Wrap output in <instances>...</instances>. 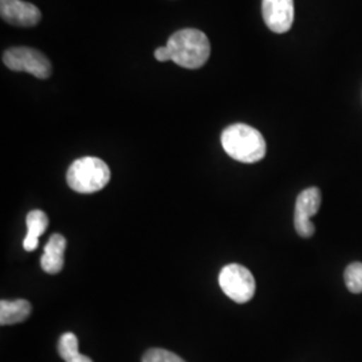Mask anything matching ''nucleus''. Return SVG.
<instances>
[{"label":"nucleus","mask_w":362,"mask_h":362,"mask_svg":"<svg viewBox=\"0 0 362 362\" xmlns=\"http://www.w3.org/2000/svg\"><path fill=\"white\" fill-rule=\"evenodd\" d=\"M219 285L223 293L236 303H247L255 296V278L242 264L233 263L221 269Z\"/></svg>","instance_id":"obj_4"},{"label":"nucleus","mask_w":362,"mask_h":362,"mask_svg":"<svg viewBox=\"0 0 362 362\" xmlns=\"http://www.w3.org/2000/svg\"><path fill=\"white\" fill-rule=\"evenodd\" d=\"M321 202H322L321 191L315 187L308 188L298 194L294 226L299 236L311 238L315 233V226L311 223L310 219L320 211Z\"/></svg>","instance_id":"obj_6"},{"label":"nucleus","mask_w":362,"mask_h":362,"mask_svg":"<svg viewBox=\"0 0 362 362\" xmlns=\"http://www.w3.org/2000/svg\"><path fill=\"white\" fill-rule=\"evenodd\" d=\"M0 15L4 22L18 27L35 26L42 18L37 6L23 0H0Z\"/></svg>","instance_id":"obj_8"},{"label":"nucleus","mask_w":362,"mask_h":362,"mask_svg":"<svg viewBox=\"0 0 362 362\" xmlns=\"http://www.w3.org/2000/svg\"><path fill=\"white\" fill-rule=\"evenodd\" d=\"M58 353L65 362H93L88 356L79 353L78 338L73 333H65L59 338Z\"/></svg>","instance_id":"obj_12"},{"label":"nucleus","mask_w":362,"mask_h":362,"mask_svg":"<svg viewBox=\"0 0 362 362\" xmlns=\"http://www.w3.org/2000/svg\"><path fill=\"white\" fill-rule=\"evenodd\" d=\"M66 180L78 194H94L107 185L110 169L101 158L82 157L70 165Z\"/></svg>","instance_id":"obj_3"},{"label":"nucleus","mask_w":362,"mask_h":362,"mask_svg":"<svg viewBox=\"0 0 362 362\" xmlns=\"http://www.w3.org/2000/svg\"><path fill=\"white\" fill-rule=\"evenodd\" d=\"M155 58L158 62H167V61H172L170 58V52H169L167 46L158 47L155 52Z\"/></svg>","instance_id":"obj_15"},{"label":"nucleus","mask_w":362,"mask_h":362,"mask_svg":"<svg viewBox=\"0 0 362 362\" xmlns=\"http://www.w3.org/2000/svg\"><path fill=\"white\" fill-rule=\"evenodd\" d=\"M221 145L233 160L254 164L266 156V141L259 130L246 124H233L221 134Z\"/></svg>","instance_id":"obj_2"},{"label":"nucleus","mask_w":362,"mask_h":362,"mask_svg":"<svg viewBox=\"0 0 362 362\" xmlns=\"http://www.w3.org/2000/svg\"><path fill=\"white\" fill-rule=\"evenodd\" d=\"M170 58L176 65L185 69H200L211 55L207 35L196 28H182L170 35L167 43Z\"/></svg>","instance_id":"obj_1"},{"label":"nucleus","mask_w":362,"mask_h":362,"mask_svg":"<svg viewBox=\"0 0 362 362\" xmlns=\"http://www.w3.org/2000/svg\"><path fill=\"white\" fill-rule=\"evenodd\" d=\"M345 285L350 293L361 294L362 293V263L354 262L349 264L344 274Z\"/></svg>","instance_id":"obj_13"},{"label":"nucleus","mask_w":362,"mask_h":362,"mask_svg":"<svg viewBox=\"0 0 362 362\" xmlns=\"http://www.w3.org/2000/svg\"><path fill=\"white\" fill-rule=\"evenodd\" d=\"M27 235L23 240V248L31 252L38 247L39 238L46 233L49 227V218L47 215L40 211L34 209L28 212L26 216Z\"/></svg>","instance_id":"obj_10"},{"label":"nucleus","mask_w":362,"mask_h":362,"mask_svg":"<svg viewBox=\"0 0 362 362\" xmlns=\"http://www.w3.org/2000/svg\"><path fill=\"white\" fill-rule=\"evenodd\" d=\"M262 15L272 33H287L294 23V0H262Z\"/></svg>","instance_id":"obj_7"},{"label":"nucleus","mask_w":362,"mask_h":362,"mask_svg":"<svg viewBox=\"0 0 362 362\" xmlns=\"http://www.w3.org/2000/svg\"><path fill=\"white\" fill-rule=\"evenodd\" d=\"M31 314V305L26 299L1 300L0 302V325L21 324Z\"/></svg>","instance_id":"obj_11"},{"label":"nucleus","mask_w":362,"mask_h":362,"mask_svg":"<svg viewBox=\"0 0 362 362\" xmlns=\"http://www.w3.org/2000/svg\"><path fill=\"white\" fill-rule=\"evenodd\" d=\"M143 362H185L180 356L169 351V350L149 349L144 354Z\"/></svg>","instance_id":"obj_14"},{"label":"nucleus","mask_w":362,"mask_h":362,"mask_svg":"<svg viewBox=\"0 0 362 362\" xmlns=\"http://www.w3.org/2000/svg\"><path fill=\"white\" fill-rule=\"evenodd\" d=\"M66 238L54 233L45 247V252L40 258V266L47 274H58L65 266Z\"/></svg>","instance_id":"obj_9"},{"label":"nucleus","mask_w":362,"mask_h":362,"mask_svg":"<svg viewBox=\"0 0 362 362\" xmlns=\"http://www.w3.org/2000/svg\"><path fill=\"white\" fill-rule=\"evenodd\" d=\"M3 62L13 71H26L28 74L46 79L52 76V64L43 52L31 47H13L3 54Z\"/></svg>","instance_id":"obj_5"}]
</instances>
